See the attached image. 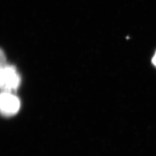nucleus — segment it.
I'll return each instance as SVG.
<instances>
[{
  "label": "nucleus",
  "mask_w": 156,
  "mask_h": 156,
  "mask_svg": "<svg viewBox=\"0 0 156 156\" xmlns=\"http://www.w3.org/2000/svg\"><path fill=\"white\" fill-rule=\"evenodd\" d=\"M19 84V78L15 69L5 64V57L1 55V85L5 92L16 89Z\"/></svg>",
  "instance_id": "obj_1"
},
{
  "label": "nucleus",
  "mask_w": 156,
  "mask_h": 156,
  "mask_svg": "<svg viewBox=\"0 0 156 156\" xmlns=\"http://www.w3.org/2000/svg\"><path fill=\"white\" fill-rule=\"evenodd\" d=\"M19 99L9 92L2 93L1 95V109L5 115H12L16 113L19 109Z\"/></svg>",
  "instance_id": "obj_2"
},
{
  "label": "nucleus",
  "mask_w": 156,
  "mask_h": 156,
  "mask_svg": "<svg viewBox=\"0 0 156 156\" xmlns=\"http://www.w3.org/2000/svg\"><path fill=\"white\" fill-rule=\"evenodd\" d=\"M152 62L156 66V52L154 56L153 57V59H152Z\"/></svg>",
  "instance_id": "obj_3"
}]
</instances>
